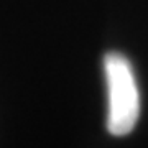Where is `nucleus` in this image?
Returning <instances> with one entry per match:
<instances>
[{
  "instance_id": "nucleus-1",
  "label": "nucleus",
  "mask_w": 148,
  "mask_h": 148,
  "mask_svg": "<svg viewBox=\"0 0 148 148\" xmlns=\"http://www.w3.org/2000/svg\"><path fill=\"white\" fill-rule=\"evenodd\" d=\"M109 114L107 128L112 135L122 137L133 130L140 115V94L132 64L119 53H107L104 58Z\"/></svg>"
}]
</instances>
